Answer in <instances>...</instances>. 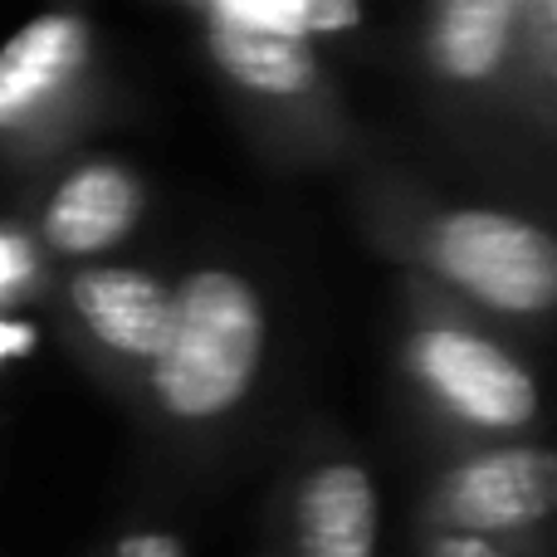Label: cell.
<instances>
[{"label":"cell","mask_w":557,"mask_h":557,"mask_svg":"<svg viewBox=\"0 0 557 557\" xmlns=\"http://www.w3.org/2000/svg\"><path fill=\"white\" fill-rule=\"evenodd\" d=\"M270 343L264 294L240 270L201 264L172 284V333L152 357V396L172 421L211 425L255 392Z\"/></svg>","instance_id":"cell-1"},{"label":"cell","mask_w":557,"mask_h":557,"mask_svg":"<svg viewBox=\"0 0 557 557\" xmlns=\"http://www.w3.org/2000/svg\"><path fill=\"white\" fill-rule=\"evenodd\" d=\"M421 255L441 284L509 318L557 308V235L548 225L494 206H450L421 231Z\"/></svg>","instance_id":"cell-2"},{"label":"cell","mask_w":557,"mask_h":557,"mask_svg":"<svg viewBox=\"0 0 557 557\" xmlns=\"http://www.w3.org/2000/svg\"><path fill=\"white\" fill-rule=\"evenodd\" d=\"M406 372L416 392L470 431H523L539 421V376L494 337L460 323H421L406 333Z\"/></svg>","instance_id":"cell-3"},{"label":"cell","mask_w":557,"mask_h":557,"mask_svg":"<svg viewBox=\"0 0 557 557\" xmlns=\"http://www.w3.org/2000/svg\"><path fill=\"white\" fill-rule=\"evenodd\" d=\"M435 513L450 533H519L557 513V450L494 445L441 474Z\"/></svg>","instance_id":"cell-4"},{"label":"cell","mask_w":557,"mask_h":557,"mask_svg":"<svg viewBox=\"0 0 557 557\" xmlns=\"http://www.w3.org/2000/svg\"><path fill=\"white\" fill-rule=\"evenodd\" d=\"M78 323L127 362H152L172 333V284L133 264H94L69 284Z\"/></svg>","instance_id":"cell-5"},{"label":"cell","mask_w":557,"mask_h":557,"mask_svg":"<svg viewBox=\"0 0 557 557\" xmlns=\"http://www.w3.org/2000/svg\"><path fill=\"white\" fill-rule=\"evenodd\" d=\"M529 0H431L425 64L450 88H490L523 49Z\"/></svg>","instance_id":"cell-6"},{"label":"cell","mask_w":557,"mask_h":557,"mask_svg":"<svg viewBox=\"0 0 557 557\" xmlns=\"http://www.w3.org/2000/svg\"><path fill=\"white\" fill-rule=\"evenodd\" d=\"M147 191L127 166L117 162H88L59 182V191L45 206V245L69 260H94V255L113 250L117 240L133 235L143 221Z\"/></svg>","instance_id":"cell-7"},{"label":"cell","mask_w":557,"mask_h":557,"mask_svg":"<svg viewBox=\"0 0 557 557\" xmlns=\"http://www.w3.org/2000/svg\"><path fill=\"white\" fill-rule=\"evenodd\" d=\"M211 59L255 103H304L323 88V69H318V54L308 49V39L270 25V20L215 15Z\"/></svg>","instance_id":"cell-8"},{"label":"cell","mask_w":557,"mask_h":557,"mask_svg":"<svg viewBox=\"0 0 557 557\" xmlns=\"http://www.w3.org/2000/svg\"><path fill=\"white\" fill-rule=\"evenodd\" d=\"M376 513V484L357 460L313 465L294 499L298 557H372Z\"/></svg>","instance_id":"cell-9"},{"label":"cell","mask_w":557,"mask_h":557,"mask_svg":"<svg viewBox=\"0 0 557 557\" xmlns=\"http://www.w3.org/2000/svg\"><path fill=\"white\" fill-rule=\"evenodd\" d=\"M88 59V25L74 15H39L0 49V127L35 117Z\"/></svg>","instance_id":"cell-10"},{"label":"cell","mask_w":557,"mask_h":557,"mask_svg":"<svg viewBox=\"0 0 557 557\" xmlns=\"http://www.w3.org/2000/svg\"><path fill=\"white\" fill-rule=\"evenodd\" d=\"M523 59L548 88H557V0H529L523 15Z\"/></svg>","instance_id":"cell-11"},{"label":"cell","mask_w":557,"mask_h":557,"mask_svg":"<svg viewBox=\"0 0 557 557\" xmlns=\"http://www.w3.org/2000/svg\"><path fill=\"white\" fill-rule=\"evenodd\" d=\"M113 557H186V543L176 533H162V529H137V533H123L117 539Z\"/></svg>","instance_id":"cell-12"},{"label":"cell","mask_w":557,"mask_h":557,"mask_svg":"<svg viewBox=\"0 0 557 557\" xmlns=\"http://www.w3.org/2000/svg\"><path fill=\"white\" fill-rule=\"evenodd\" d=\"M425 557H504V548L494 539H480V533H450L445 529L441 539L431 543Z\"/></svg>","instance_id":"cell-13"},{"label":"cell","mask_w":557,"mask_h":557,"mask_svg":"<svg viewBox=\"0 0 557 557\" xmlns=\"http://www.w3.org/2000/svg\"><path fill=\"white\" fill-rule=\"evenodd\" d=\"M294 15L304 25H333V20L352 15V0H294Z\"/></svg>","instance_id":"cell-14"},{"label":"cell","mask_w":557,"mask_h":557,"mask_svg":"<svg viewBox=\"0 0 557 557\" xmlns=\"http://www.w3.org/2000/svg\"><path fill=\"white\" fill-rule=\"evenodd\" d=\"M5 260H10V250H0V274H5V270H10V264H5Z\"/></svg>","instance_id":"cell-15"}]
</instances>
